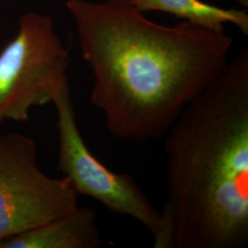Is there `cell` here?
<instances>
[{"instance_id":"obj_2","label":"cell","mask_w":248,"mask_h":248,"mask_svg":"<svg viewBox=\"0 0 248 248\" xmlns=\"http://www.w3.org/2000/svg\"><path fill=\"white\" fill-rule=\"evenodd\" d=\"M167 198L155 248L248 244V49L191 101L165 134Z\"/></svg>"},{"instance_id":"obj_6","label":"cell","mask_w":248,"mask_h":248,"mask_svg":"<svg viewBox=\"0 0 248 248\" xmlns=\"http://www.w3.org/2000/svg\"><path fill=\"white\" fill-rule=\"evenodd\" d=\"M101 245L95 211L78 206L71 213L1 241L0 248H98Z\"/></svg>"},{"instance_id":"obj_3","label":"cell","mask_w":248,"mask_h":248,"mask_svg":"<svg viewBox=\"0 0 248 248\" xmlns=\"http://www.w3.org/2000/svg\"><path fill=\"white\" fill-rule=\"evenodd\" d=\"M69 64L52 18L21 15L17 34L0 52V124L26 122L31 108L53 103L68 85Z\"/></svg>"},{"instance_id":"obj_5","label":"cell","mask_w":248,"mask_h":248,"mask_svg":"<svg viewBox=\"0 0 248 248\" xmlns=\"http://www.w3.org/2000/svg\"><path fill=\"white\" fill-rule=\"evenodd\" d=\"M53 103L57 111L58 169L76 193L94 199L111 213L133 218L155 236L159 212L133 177L108 169L89 150L80 133L69 84Z\"/></svg>"},{"instance_id":"obj_7","label":"cell","mask_w":248,"mask_h":248,"mask_svg":"<svg viewBox=\"0 0 248 248\" xmlns=\"http://www.w3.org/2000/svg\"><path fill=\"white\" fill-rule=\"evenodd\" d=\"M142 12L161 11L196 25L223 31L225 24H232L248 35V13L245 9H222L202 0H129Z\"/></svg>"},{"instance_id":"obj_4","label":"cell","mask_w":248,"mask_h":248,"mask_svg":"<svg viewBox=\"0 0 248 248\" xmlns=\"http://www.w3.org/2000/svg\"><path fill=\"white\" fill-rule=\"evenodd\" d=\"M78 197L41 169L32 138L0 133V242L75 211Z\"/></svg>"},{"instance_id":"obj_1","label":"cell","mask_w":248,"mask_h":248,"mask_svg":"<svg viewBox=\"0 0 248 248\" xmlns=\"http://www.w3.org/2000/svg\"><path fill=\"white\" fill-rule=\"evenodd\" d=\"M66 8L94 76L90 101L116 138H163L229 62L224 31L162 25L129 0H67Z\"/></svg>"}]
</instances>
